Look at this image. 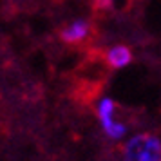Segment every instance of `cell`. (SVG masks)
Returning <instances> with one entry per match:
<instances>
[{
  "label": "cell",
  "mask_w": 161,
  "mask_h": 161,
  "mask_svg": "<svg viewBox=\"0 0 161 161\" xmlns=\"http://www.w3.org/2000/svg\"><path fill=\"white\" fill-rule=\"evenodd\" d=\"M123 161H161V141L150 134H139L127 143Z\"/></svg>",
  "instance_id": "6da1fadb"
},
{
  "label": "cell",
  "mask_w": 161,
  "mask_h": 161,
  "mask_svg": "<svg viewBox=\"0 0 161 161\" xmlns=\"http://www.w3.org/2000/svg\"><path fill=\"white\" fill-rule=\"evenodd\" d=\"M98 116L102 121V129L112 139H119L125 134V125L114 119V102L110 98H103L98 105Z\"/></svg>",
  "instance_id": "7a4b0ae2"
},
{
  "label": "cell",
  "mask_w": 161,
  "mask_h": 161,
  "mask_svg": "<svg viewBox=\"0 0 161 161\" xmlns=\"http://www.w3.org/2000/svg\"><path fill=\"white\" fill-rule=\"evenodd\" d=\"M109 64L114 69H121V67L125 65H129L130 64V60H132V54L130 51L127 49V47H123V45H116V47H112L109 51Z\"/></svg>",
  "instance_id": "277c9868"
},
{
  "label": "cell",
  "mask_w": 161,
  "mask_h": 161,
  "mask_svg": "<svg viewBox=\"0 0 161 161\" xmlns=\"http://www.w3.org/2000/svg\"><path fill=\"white\" fill-rule=\"evenodd\" d=\"M89 33V24L85 20H74L62 31V38L65 42H80L87 36Z\"/></svg>",
  "instance_id": "3957f363"
}]
</instances>
